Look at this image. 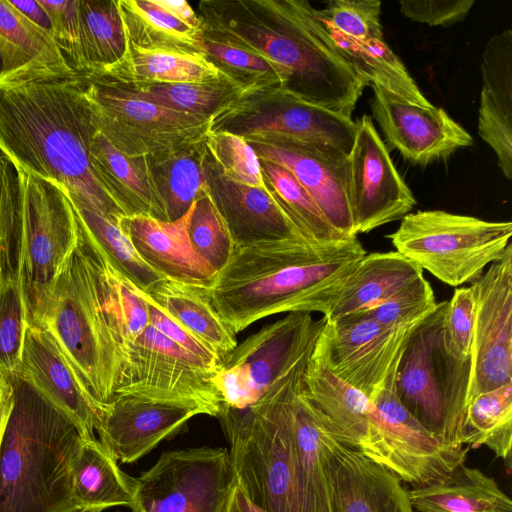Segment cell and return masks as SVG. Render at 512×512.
Returning <instances> with one entry per match:
<instances>
[{
    "label": "cell",
    "instance_id": "6da1fadb",
    "mask_svg": "<svg viewBox=\"0 0 512 512\" xmlns=\"http://www.w3.org/2000/svg\"><path fill=\"white\" fill-rule=\"evenodd\" d=\"M86 74H26L0 81V151L13 165L59 184L71 203L118 223L125 212L94 170L97 128Z\"/></svg>",
    "mask_w": 512,
    "mask_h": 512
},
{
    "label": "cell",
    "instance_id": "7a4b0ae2",
    "mask_svg": "<svg viewBox=\"0 0 512 512\" xmlns=\"http://www.w3.org/2000/svg\"><path fill=\"white\" fill-rule=\"evenodd\" d=\"M365 254L357 237L331 246L289 239L234 247L206 292L235 335L274 314L324 317Z\"/></svg>",
    "mask_w": 512,
    "mask_h": 512
},
{
    "label": "cell",
    "instance_id": "3957f363",
    "mask_svg": "<svg viewBox=\"0 0 512 512\" xmlns=\"http://www.w3.org/2000/svg\"><path fill=\"white\" fill-rule=\"evenodd\" d=\"M0 445V512L74 507L71 465L83 440L76 424L20 374Z\"/></svg>",
    "mask_w": 512,
    "mask_h": 512
},
{
    "label": "cell",
    "instance_id": "277c9868",
    "mask_svg": "<svg viewBox=\"0 0 512 512\" xmlns=\"http://www.w3.org/2000/svg\"><path fill=\"white\" fill-rule=\"evenodd\" d=\"M310 356L254 405L244 409L220 406L217 416L230 443L237 485L267 512H307L288 395L293 379Z\"/></svg>",
    "mask_w": 512,
    "mask_h": 512
},
{
    "label": "cell",
    "instance_id": "5b68a950",
    "mask_svg": "<svg viewBox=\"0 0 512 512\" xmlns=\"http://www.w3.org/2000/svg\"><path fill=\"white\" fill-rule=\"evenodd\" d=\"M74 367L93 399L104 407L114 396L122 354L106 322L86 246L78 243L56 278L37 318Z\"/></svg>",
    "mask_w": 512,
    "mask_h": 512
},
{
    "label": "cell",
    "instance_id": "8992f818",
    "mask_svg": "<svg viewBox=\"0 0 512 512\" xmlns=\"http://www.w3.org/2000/svg\"><path fill=\"white\" fill-rule=\"evenodd\" d=\"M448 301L413 329L395 370L396 393L408 412L438 441L462 445L471 360L448 348Z\"/></svg>",
    "mask_w": 512,
    "mask_h": 512
},
{
    "label": "cell",
    "instance_id": "52a82bcc",
    "mask_svg": "<svg viewBox=\"0 0 512 512\" xmlns=\"http://www.w3.org/2000/svg\"><path fill=\"white\" fill-rule=\"evenodd\" d=\"M510 221H487L442 210L404 216L387 235L396 251L452 287L472 283L510 244Z\"/></svg>",
    "mask_w": 512,
    "mask_h": 512
},
{
    "label": "cell",
    "instance_id": "ba28073f",
    "mask_svg": "<svg viewBox=\"0 0 512 512\" xmlns=\"http://www.w3.org/2000/svg\"><path fill=\"white\" fill-rule=\"evenodd\" d=\"M201 34L244 48L276 65L285 87L311 84L325 65L318 39L264 0L202 1Z\"/></svg>",
    "mask_w": 512,
    "mask_h": 512
},
{
    "label": "cell",
    "instance_id": "9c48e42d",
    "mask_svg": "<svg viewBox=\"0 0 512 512\" xmlns=\"http://www.w3.org/2000/svg\"><path fill=\"white\" fill-rule=\"evenodd\" d=\"M210 131L230 132L249 144L318 143L349 155L357 124L276 85L244 90L212 117Z\"/></svg>",
    "mask_w": 512,
    "mask_h": 512
},
{
    "label": "cell",
    "instance_id": "30bf717a",
    "mask_svg": "<svg viewBox=\"0 0 512 512\" xmlns=\"http://www.w3.org/2000/svg\"><path fill=\"white\" fill-rule=\"evenodd\" d=\"M85 93L97 130L132 158H151L203 141L211 118L181 113L146 101L95 72Z\"/></svg>",
    "mask_w": 512,
    "mask_h": 512
},
{
    "label": "cell",
    "instance_id": "8fae6325",
    "mask_svg": "<svg viewBox=\"0 0 512 512\" xmlns=\"http://www.w3.org/2000/svg\"><path fill=\"white\" fill-rule=\"evenodd\" d=\"M325 322L307 312L289 313L237 344L213 374L221 406L244 409L259 401L311 355Z\"/></svg>",
    "mask_w": 512,
    "mask_h": 512
},
{
    "label": "cell",
    "instance_id": "7c38bea8",
    "mask_svg": "<svg viewBox=\"0 0 512 512\" xmlns=\"http://www.w3.org/2000/svg\"><path fill=\"white\" fill-rule=\"evenodd\" d=\"M15 168L22 197L19 280L31 323L78 243V224L72 203L59 184Z\"/></svg>",
    "mask_w": 512,
    "mask_h": 512
},
{
    "label": "cell",
    "instance_id": "4fadbf2b",
    "mask_svg": "<svg viewBox=\"0 0 512 512\" xmlns=\"http://www.w3.org/2000/svg\"><path fill=\"white\" fill-rule=\"evenodd\" d=\"M136 479V512H226L237 485L230 453L211 447L168 451Z\"/></svg>",
    "mask_w": 512,
    "mask_h": 512
},
{
    "label": "cell",
    "instance_id": "5bb4252c",
    "mask_svg": "<svg viewBox=\"0 0 512 512\" xmlns=\"http://www.w3.org/2000/svg\"><path fill=\"white\" fill-rule=\"evenodd\" d=\"M122 371L114 395L129 394L198 406L218 416L221 401L214 369L150 324L121 349Z\"/></svg>",
    "mask_w": 512,
    "mask_h": 512
},
{
    "label": "cell",
    "instance_id": "9a60e30c",
    "mask_svg": "<svg viewBox=\"0 0 512 512\" xmlns=\"http://www.w3.org/2000/svg\"><path fill=\"white\" fill-rule=\"evenodd\" d=\"M416 325L386 328L353 313L326 321L317 344L332 373L372 399L397 366Z\"/></svg>",
    "mask_w": 512,
    "mask_h": 512
},
{
    "label": "cell",
    "instance_id": "2e32d148",
    "mask_svg": "<svg viewBox=\"0 0 512 512\" xmlns=\"http://www.w3.org/2000/svg\"><path fill=\"white\" fill-rule=\"evenodd\" d=\"M356 124L355 139L347 156V196L357 236L402 219L417 202L371 118L363 115Z\"/></svg>",
    "mask_w": 512,
    "mask_h": 512
},
{
    "label": "cell",
    "instance_id": "e0dca14e",
    "mask_svg": "<svg viewBox=\"0 0 512 512\" xmlns=\"http://www.w3.org/2000/svg\"><path fill=\"white\" fill-rule=\"evenodd\" d=\"M471 284L475 320L468 401L512 384V245Z\"/></svg>",
    "mask_w": 512,
    "mask_h": 512
},
{
    "label": "cell",
    "instance_id": "ac0fdd59",
    "mask_svg": "<svg viewBox=\"0 0 512 512\" xmlns=\"http://www.w3.org/2000/svg\"><path fill=\"white\" fill-rule=\"evenodd\" d=\"M302 392L333 437L383 466L375 405L332 373L317 342L303 374Z\"/></svg>",
    "mask_w": 512,
    "mask_h": 512
},
{
    "label": "cell",
    "instance_id": "d6986e66",
    "mask_svg": "<svg viewBox=\"0 0 512 512\" xmlns=\"http://www.w3.org/2000/svg\"><path fill=\"white\" fill-rule=\"evenodd\" d=\"M373 117L391 147L407 161L427 165L473 144L472 136L441 107L421 106L371 85Z\"/></svg>",
    "mask_w": 512,
    "mask_h": 512
},
{
    "label": "cell",
    "instance_id": "ffe728a7",
    "mask_svg": "<svg viewBox=\"0 0 512 512\" xmlns=\"http://www.w3.org/2000/svg\"><path fill=\"white\" fill-rule=\"evenodd\" d=\"M202 414L201 408L187 403L120 394L104 405L95 430L116 460L132 463Z\"/></svg>",
    "mask_w": 512,
    "mask_h": 512
},
{
    "label": "cell",
    "instance_id": "44dd1931",
    "mask_svg": "<svg viewBox=\"0 0 512 512\" xmlns=\"http://www.w3.org/2000/svg\"><path fill=\"white\" fill-rule=\"evenodd\" d=\"M321 445L331 512H413L397 475L339 442L323 425Z\"/></svg>",
    "mask_w": 512,
    "mask_h": 512
},
{
    "label": "cell",
    "instance_id": "7402d4cb",
    "mask_svg": "<svg viewBox=\"0 0 512 512\" xmlns=\"http://www.w3.org/2000/svg\"><path fill=\"white\" fill-rule=\"evenodd\" d=\"M251 146L260 160L290 171L336 230L347 238L357 237L347 196L348 155L332 146L310 142Z\"/></svg>",
    "mask_w": 512,
    "mask_h": 512
},
{
    "label": "cell",
    "instance_id": "603a6c76",
    "mask_svg": "<svg viewBox=\"0 0 512 512\" xmlns=\"http://www.w3.org/2000/svg\"><path fill=\"white\" fill-rule=\"evenodd\" d=\"M20 374L62 410L78 427L83 439H93L103 406L98 404L63 354L52 335L28 323Z\"/></svg>",
    "mask_w": 512,
    "mask_h": 512
},
{
    "label": "cell",
    "instance_id": "cb8c5ba5",
    "mask_svg": "<svg viewBox=\"0 0 512 512\" xmlns=\"http://www.w3.org/2000/svg\"><path fill=\"white\" fill-rule=\"evenodd\" d=\"M205 167L208 194L229 230L234 247L277 240L306 241L268 186L252 187L224 177L208 154Z\"/></svg>",
    "mask_w": 512,
    "mask_h": 512
},
{
    "label": "cell",
    "instance_id": "d4e9b609",
    "mask_svg": "<svg viewBox=\"0 0 512 512\" xmlns=\"http://www.w3.org/2000/svg\"><path fill=\"white\" fill-rule=\"evenodd\" d=\"M191 208L174 221L132 215L122 217L118 225L144 262L164 278L208 288L216 273L191 247L187 233Z\"/></svg>",
    "mask_w": 512,
    "mask_h": 512
},
{
    "label": "cell",
    "instance_id": "484cf974",
    "mask_svg": "<svg viewBox=\"0 0 512 512\" xmlns=\"http://www.w3.org/2000/svg\"><path fill=\"white\" fill-rule=\"evenodd\" d=\"M478 133L493 149L504 176L512 178V31L492 36L481 62Z\"/></svg>",
    "mask_w": 512,
    "mask_h": 512
},
{
    "label": "cell",
    "instance_id": "4316f807",
    "mask_svg": "<svg viewBox=\"0 0 512 512\" xmlns=\"http://www.w3.org/2000/svg\"><path fill=\"white\" fill-rule=\"evenodd\" d=\"M421 276L423 269L397 251L366 253L324 318L332 321L376 307Z\"/></svg>",
    "mask_w": 512,
    "mask_h": 512
},
{
    "label": "cell",
    "instance_id": "83f0119b",
    "mask_svg": "<svg viewBox=\"0 0 512 512\" xmlns=\"http://www.w3.org/2000/svg\"><path fill=\"white\" fill-rule=\"evenodd\" d=\"M90 156L99 179L126 216L168 221L146 158L126 156L98 130L90 142Z\"/></svg>",
    "mask_w": 512,
    "mask_h": 512
},
{
    "label": "cell",
    "instance_id": "f1b7e54d",
    "mask_svg": "<svg viewBox=\"0 0 512 512\" xmlns=\"http://www.w3.org/2000/svg\"><path fill=\"white\" fill-rule=\"evenodd\" d=\"M70 74L53 37L45 33L9 0H0V81L25 74Z\"/></svg>",
    "mask_w": 512,
    "mask_h": 512
},
{
    "label": "cell",
    "instance_id": "f546056e",
    "mask_svg": "<svg viewBox=\"0 0 512 512\" xmlns=\"http://www.w3.org/2000/svg\"><path fill=\"white\" fill-rule=\"evenodd\" d=\"M418 512H512L511 499L479 469L457 466L439 481L408 490Z\"/></svg>",
    "mask_w": 512,
    "mask_h": 512
},
{
    "label": "cell",
    "instance_id": "4dcf8cb0",
    "mask_svg": "<svg viewBox=\"0 0 512 512\" xmlns=\"http://www.w3.org/2000/svg\"><path fill=\"white\" fill-rule=\"evenodd\" d=\"M75 506L132 509L137 479L124 473L117 460L96 438L83 439L71 465Z\"/></svg>",
    "mask_w": 512,
    "mask_h": 512
},
{
    "label": "cell",
    "instance_id": "1f68e13d",
    "mask_svg": "<svg viewBox=\"0 0 512 512\" xmlns=\"http://www.w3.org/2000/svg\"><path fill=\"white\" fill-rule=\"evenodd\" d=\"M143 293L220 360L237 346L235 334L213 308L206 288L163 278Z\"/></svg>",
    "mask_w": 512,
    "mask_h": 512
},
{
    "label": "cell",
    "instance_id": "d6a6232c",
    "mask_svg": "<svg viewBox=\"0 0 512 512\" xmlns=\"http://www.w3.org/2000/svg\"><path fill=\"white\" fill-rule=\"evenodd\" d=\"M95 73L123 84L197 83L224 75L203 52L145 49L129 41L125 57L117 65Z\"/></svg>",
    "mask_w": 512,
    "mask_h": 512
},
{
    "label": "cell",
    "instance_id": "836d02e7",
    "mask_svg": "<svg viewBox=\"0 0 512 512\" xmlns=\"http://www.w3.org/2000/svg\"><path fill=\"white\" fill-rule=\"evenodd\" d=\"M306 367L293 379L288 407L307 512H331L321 434L322 425L302 392Z\"/></svg>",
    "mask_w": 512,
    "mask_h": 512
},
{
    "label": "cell",
    "instance_id": "e575fe53",
    "mask_svg": "<svg viewBox=\"0 0 512 512\" xmlns=\"http://www.w3.org/2000/svg\"><path fill=\"white\" fill-rule=\"evenodd\" d=\"M205 139L176 151L146 158L167 220L187 213L191 205L208 193Z\"/></svg>",
    "mask_w": 512,
    "mask_h": 512
},
{
    "label": "cell",
    "instance_id": "d590c367",
    "mask_svg": "<svg viewBox=\"0 0 512 512\" xmlns=\"http://www.w3.org/2000/svg\"><path fill=\"white\" fill-rule=\"evenodd\" d=\"M79 71L108 70L126 55L128 37L118 1L77 0Z\"/></svg>",
    "mask_w": 512,
    "mask_h": 512
},
{
    "label": "cell",
    "instance_id": "8d00e7d4",
    "mask_svg": "<svg viewBox=\"0 0 512 512\" xmlns=\"http://www.w3.org/2000/svg\"><path fill=\"white\" fill-rule=\"evenodd\" d=\"M79 236L94 268L106 322L121 351L135 342L149 325L148 304L137 286L118 272L80 232Z\"/></svg>",
    "mask_w": 512,
    "mask_h": 512
},
{
    "label": "cell",
    "instance_id": "74e56055",
    "mask_svg": "<svg viewBox=\"0 0 512 512\" xmlns=\"http://www.w3.org/2000/svg\"><path fill=\"white\" fill-rule=\"evenodd\" d=\"M322 22L341 55L367 85L379 86L417 105H432L384 38L353 39Z\"/></svg>",
    "mask_w": 512,
    "mask_h": 512
},
{
    "label": "cell",
    "instance_id": "f35d334b",
    "mask_svg": "<svg viewBox=\"0 0 512 512\" xmlns=\"http://www.w3.org/2000/svg\"><path fill=\"white\" fill-rule=\"evenodd\" d=\"M128 41L145 49L198 51L201 27L188 24L159 0H118Z\"/></svg>",
    "mask_w": 512,
    "mask_h": 512
},
{
    "label": "cell",
    "instance_id": "ab89813d",
    "mask_svg": "<svg viewBox=\"0 0 512 512\" xmlns=\"http://www.w3.org/2000/svg\"><path fill=\"white\" fill-rule=\"evenodd\" d=\"M259 161L270 192L308 243L331 246L351 239L329 223L313 198L290 171L271 161Z\"/></svg>",
    "mask_w": 512,
    "mask_h": 512
},
{
    "label": "cell",
    "instance_id": "60d3db41",
    "mask_svg": "<svg viewBox=\"0 0 512 512\" xmlns=\"http://www.w3.org/2000/svg\"><path fill=\"white\" fill-rule=\"evenodd\" d=\"M512 384L472 397L466 408L462 444L487 446L511 470Z\"/></svg>",
    "mask_w": 512,
    "mask_h": 512
},
{
    "label": "cell",
    "instance_id": "b9f144b4",
    "mask_svg": "<svg viewBox=\"0 0 512 512\" xmlns=\"http://www.w3.org/2000/svg\"><path fill=\"white\" fill-rule=\"evenodd\" d=\"M119 84L151 103L181 113L211 119L246 90L226 75L215 80L197 83Z\"/></svg>",
    "mask_w": 512,
    "mask_h": 512
},
{
    "label": "cell",
    "instance_id": "7bdbcfd3",
    "mask_svg": "<svg viewBox=\"0 0 512 512\" xmlns=\"http://www.w3.org/2000/svg\"><path fill=\"white\" fill-rule=\"evenodd\" d=\"M81 235L124 277L146 291L164 277L137 253L118 223L72 204Z\"/></svg>",
    "mask_w": 512,
    "mask_h": 512
},
{
    "label": "cell",
    "instance_id": "ee69618b",
    "mask_svg": "<svg viewBox=\"0 0 512 512\" xmlns=\"http://www.w3.org/2000/svg\"><path fill=\"white\" fill-rule=\"evenodd\" d=\"M22 246V197L18 172L0 151V285L19 277Z\"/></svg>",
    "mask_w": 512,
    "mask_h": 512
},
{
    "label": "cell",
    "instance_id": "f6af8a7d",
    "mask_svg": "<svg viewBox=\"0 0 512 512\" xmlns=\"http://www.w3.org/2000/svg\"><path fill=\"white\" fill-rule=\"evenodd\" d=\"M200 49L221 73L245 89L285 84L276 65L244 48L200 34Z\"/></svg>",
    "mask_w": 512,
    "mask_h": 512
},
{
    "label": "cell",
    "instance_id": "bcb514c9",
    "mask_svg": "<svg viewBox=\"0 0 512 512\" xmlns=\"http://www.w3.org/2000/svg\"><path fill=\"white\" fill-rule=\"evenodd\" d=\"M187 233L194 252L217 274L230 259L234 244L208 193L192 204Z\"/></svg>",
    "mask_w": 512,
    "mask_h": 512
},
{
    "label": "cell",
    "instance_id": "7dc6e473",
    "mask_svg": "<svg viewBox=\"0 0 512 512\" xmlns=\"http://www.w3.org/2000/svg\"><path fill=\"white\" fill-rule=\"evenodd\" d=\"M28 312L19 277L0 285V370L7 376L19 372Z\"/></svg>",
    "mask_w": 512,
    "mask_h": 512
},
{
    "label": "cell",
    "instance_id": "c3c4849f",
    "mask_svg": "<svg viewBox=\"0 0 512 512\" xmlns=\"http://www.w3.org/2000/svg\"><path fill=\"white\" fill-rule=\"evenodd\" d=\"M205 144L209 159L226 178L257 188H267L259 158L242 137L226 131H209Z\"/></svg>",
    "mask_w": 512,
    "mask_h": 512
},
{
    "label": "cell",
    "instance_id": "681fc988",
    "mask_svg": "<svg viewBox=\"0 0 512 512\" xmlns=\"http://www.w3.org/2000/svg\"><path fill=\"white\" fill-rule=\"evenodd\" d=\"M436 305L433 289L421 276L378 306L356 313L383 327L399 328L418 324L434 311Z\"/></svg>",
    "mask_w": 512,
    "mask_h": 512
},
{
    "label": "cell",
    "instance_id": "f907efd6",
    "mask_svg": "<svg viewBox=\"0 0 512 512\" xmlns=\"http://www.w3.org/2000/svg\"><path fill=\"white\" fill-rule=\"evenodd\" d=\"M319 17L343 35L368 40L384 38L378 0H332L318 10Z\"/></svg>",
    "mask_w": 512,
    "mask_h": 512
},
{
    "label": "cell",
    "instance_id": "816d5d0a",
    "mask_svg": "<svg viewBox=\"0 0 512 512\" xmlns=\"http://www.w3.org/2000/svg\"><path fill=\"white\" fill-rule=\"evenodd\" d=\"M475 320V298L471 287L455 290L448 301L445 335L451 353L461 359L470 358Z\"/></svg>",
    "mask_w": 512,
    "mask_h": 512
},
{
    "label": "cell",
    "instance_id": "f5cc1de1",
    "mask_svg": "<svg viewBox=\"0 0 512 512\" xmlns=\"http://www.w3.org/2000/svg\"><path fill=\"white\" fill-rule=\"evenodd\" d=\"M53 28L54 39L71 69L79 72L77 0H38Z\"/></svg>",
    "mask_w": 512,
    "mask_h": 512
},
{
    "label": "cell",
    "instance_id": "db71d44e",
    "mask_svg": "<svg viewBox=\"0 0 512 512\" xmlns=\"http://www.w3.org/2000/svg\"><path fill=\"white\" fill-rule=\"evenodd\" d=\"M474 0H401L400 10L407 18L429 26L448 27L466 17Z\"/></svg>",
    "mask_w": 512,
    "mask_h": 512
},
{
    "label": "cell",
    "instance_id": "11a10c76",
    "mask_svg": "<svg viewBox=\"0 0 512 512\" xmlns=\"http://www.w3.org/2000/svg\"><path fill=\"white\" fill-rule=\"evenodd\" d=\"M140 293L148 304L149 324L188 352L202 359L212 369L216 370L220 361L218 356L193 336L185 327L149 300L142 290H140Z\"/></svg>",
    "mask_w": 512,
    "mask_h": 512
},
{
    "label": "cell",
    "instance_id": "9f6ffc18",
    "mask_svg": "<svg viewBox=\"0 0 512 512\" xmlns=\"http://www.w3.org/2000/svg\"><path fill=\"white\" fill-rule=\"evenodd\" d=\"M9 2L28 20L54 38L51 21L38 0H9Z\"/></svg>",
    "mask_w": 512,
    "mask_h": 512
},
{
    "label": "cell",
    "instance_id": "6f0895ef",
    "mask_svg": "<svg viewBox=\"0 0 512 512\" xmlns=\"http://www.w3.org/2000/svg\"><path fill=\"white\" fill-rule=\"evenodd\" d=\"M14 403V388L9 376L0 370V445Z\"/></svg>",
    "mask_w": 512,
    "mask_h": 512
},
{
    "label": "cell",
    "instance_id": "680465c9",
    "mask_svg": "<svg viewBox=\"0 0 512 512\" xmlns=\"http://www.w3.org/2000/svg\"><path fill=\"white\" fill-rule=\"evenodd\" d=\"M226 512H267L254 504L241 488L236 485L231 495L229 505Z\"/></svg>",
    "mask_w": 512,
    "mask_h": 512
},
{
    "label": "cell",
    "instance_id": "91938a15",
    "mask_svg": "<svg viewBox=\"0 0 512 512\" xmlns=\"http://www.w3.org/2000/svg\"><path fill=\"white\" fill-rule=\"evenodd\" d=\"M103 509L96 507H80L74 506L62 512H102Z\"/></svg>",
    "mask_w": 512,
    "mask_h": 512
},
{
    "label": "cell",
    "instance_id": "94428289",
    "mask_svg": "<svg viewBox=\"0 0 512 512\" xmlns=\"http://www.w3.org/2000/svg\"><path fill=\"white\" fill-rule=\"evenodd\" d=\"M132 512H136V511H132Z\"/></svg>",
    "mask_w": 512,
    "mask_h": 512
}]
</instances>
